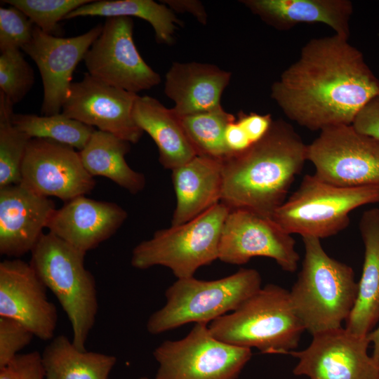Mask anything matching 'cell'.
I'll return each mask as SVG.
<instances>
[{
    "label": "cell",
    "instance_id": "obj_24",
    "mask_svg": "<svg viewBox=\"0 0 379 379\" xmlns=\"http://www.w3.org/2000/svg\"><path fill=\"white\" fill-rule=\"evenodd\" d=\"M133 116L138 127L157 145L159 161L164 168L172 171L198 155L182 127L180 117L156 98L138 95Z\"/></svg>",
    "mask_w": 379,
    "mask_h": 379
},
{
    "label": "cell",
    "instance_id": "obj_35",
    "mask_svg": "<svg viewBox=\"0 0 379 379\" xmlns=\"http://www.w3.org/2000/svg\"><path fill=\"white\" fill-rule=\"evenodd\" d=\"M352 125L359 133L379 141V95L360 110Z\"/></svg>",
    "mask_w": 379,
    "mask_h": 379
},
{
    "label": "cell",
    "instance_id": "obj_36",
    "mask_svg": "<svg viewBox=\"0 0 379 379\" xmlns=\"http://www.w3.org/2000/svg\"><path fill=\"white\" fill-rule=\"evenodd\" d=\"M237 121L244 129L251 142L255 143L267 133L273 120L269 114H246L240 112Z\"/></svg>",
    "mask_w": 379,
    "mask_h": 379
},
{
    "label": "cell",
    "instance_id": "obj_16",
    "mask_svg": "<svg viewBox=\"0 0 379 379\" xmlns=\"http://www.w3.org/2000/svg\"><path fill=\"white\" fill-rule=\"evenodd\" d=\"M102 29L98 24L74 36L61 37L34 27L32 38L22 49L36 65L43 84L42 115L60 113L72 84V75Z\"/></svg>",
    "mask_w": 379,
    "mask_h": 379
},
{
    "label": "cell",
    "instance_id": "obj_40",
    "mask_svg": "<svg viewBox=\"0 0 379 379\" xmlns=\"http://www.w3.org/2000/svg\"><path fill=\"white\" fill-rule=\"evenodd\" d=\"M373 344L372 357L379 366V324L367 335Z\"/></svg>",
    "mask_w": 379,
    "mask_h": 379
},
{
    "label": "cell",
    "instance_id": "obj_21",
    "mask_svg": "<svg viewBox=\"0 0 379 379\" xmlns=\"http://www.w3.org/2000/svg\"><path fill=\"white\" fill-rule=\"evenodd\" d=\"M223 160L197 155L172 170L176 205L171 225L185 223L221 202Z\"/></svg>",
    "mask_w": 379,
    "mask_h": 379
},
{
    "label": "cell",
    "instance_id": "obj_5",
    "mask_svg": "<svg viewBox=\"0 0 379 379\" xmlns=\"http://www.w3.org/2000/svg\"><path fill=\"white\" fill-rule=\"evenodd\" d=\"M31 254L30 265L67 316L73 344L86 350L98 311L95 279L84 265L86 253L48 232L44 233Z\"/></svg>",
    "mask_w": 379,
    "mask_h": 379
},
{
    "label": "cell",
    "instance_id": "obj_4",
    "mask_svg": "<svg viewBox=\"0 0 379 379\" xmlns=\"http://www.w3.org/2000/svg\"><path fill=\"white\" fill-rule=\"evenodd\" d=\"M211 333L235 346L262 354L295 350L305 327L291 303L289 291L273 284L261 287L237 309L210 323Z\"/></svg>",
    "mask_w": 379,
    "mask_h": 379
},
{
    "label": "cell",
    "instance_id": "obj_10",
    "mask_svg": "<svg viewBox=\"0 0 379 379\" xmlns=\"http://www.w3.org/2000/svg\"><path fill=\"white\" fill-rule=\"evenodd\" d=\"M307 160L321 181L340 187H379V141L352 125L327 127L307 145Z\"/></svg>",
    "mask_w": 379,
    "mask_h": 379
},
{
    "label": "cell",
    "instance_id": "obj_17",
    "mask_svg": "<svg viewBox=\"0 0 379 379\" xmlns=\"http://www.w3.org/2000/svg\"><path fill=\"white\" fill-rule=\"evenodd\" d=\"M30 263L20 258L0 262V317L15 319L35 337L51 340L58 323L55 305Z\"/></svg>",
    "mask_w": 379,
    "mask_h": 379
},
{
    "label": "cell",
    "instance_id": "obj_20",
    "mask_svg": "<svg viewBox=\"0 0 379 379\" xmlns=\"http://www.w3.org/2000/svg\"><path fill=\"white\" fill-rule=\"evenodd\" d=\"M230 79V72L212 64L173 62L165 76L164 93L178 117L190 116L220 107Z\"/></svg>",
    "mask_w": 379,
    "mask_h": 379
},
{
    "label": "cell",
    "instance_id": "obj_27",
    "mask_svg": "<svg viewBox=\"0 0 379 379\" xmlns=\"http://www.w3.org/2000/svg\"><path fill=\"white\" fill-rule=\"evenodd\" d=\"M86 16L141 18L152 25L157 41L168 45L173 44L177 25L181 24L169 7L152 0L92 1L69 13L65 20Z\"/></svg>",
    "mask_w": 379,
    "mask_h": 379
},
{
    "label": "cell",
    "instance_id": "obj_32",
    "mask_svg": "<svg viewBox=\"0 0 379 379\" xmlns=\"http://www.w3.org/2000/svg\"><path fill=\"white\" fill-rule=\"evenodd\" d=\"M92 0H3L22 11L43 32L53 34L58 22L79 7Z\"/></svg>",
    "mask_w": 379,
    "mask_h": 379
},
{
    "label": "cell",
    "instance_id": "obj_19",
    "mask_svg": "<svg viewBox=\"0 0 379 379\" xmlns=\"http://www.w3.org/2000/svg\"><path fill=\"white\" fill-rule=\"evenodd\" d=\"M128 217L116 203L84 196L75 197L53 212L48 232L86 253L109 239Z\"/></svg>",
    "mask_w": 379,
    "mask_h": 379
},
{
    "label": "cell",
    "instance_id": "obj_33",
    "mask_svg": "<svg viewBox=\"0 0 379 379\" xmlns=\"http://www.w3.org/2000/svg\"><path fill=\"white\" fill-rule=\"evenodd\" d=\"M10 6V5H9ZM34 24L15 6L0 7V51L22 49L32 39Z\"/></svg>",
    "mask_w": 379,
    "mask_h": 379
},
{
    "label": "cell",
    "instance_id": "obj_14",
    "mask_svg": "<svg viewBox=\"0 0 379 379\" xmlns=\"http://www.w3.org/2000/svg\"><path fill=\"white\" fill-rule=\"evenodd\" d=\"M20 183L34 192L65 202L90 193L95 180L85 169L79 151L53 140H29Z\"/></svg>",
    "mask_w": 379,
    "mask_h": 379
},
{
    "label": "cell",
    "instance_id": "obj_11",
    "mask_svg": "<svg viewBox=\"0 0 379 379\" xmlns=\"http://www.w3.org/2000/svg\"><path fill=\"white\" fill-rule=\"evenodd\" d=\"M133 34L131 18H107L84 61L92 77L138 94L158 85L161 77L141 57Z\"/></svg>",
    "mask_w": 379,
    "mask_h": 379
},
{
    "label": "cell",
    "instance_id": "obj_29",
    "mask_svg": "<svg viewBox=\"0 0 379 379\" xmlns=\"http://www.w3.org/2000/svg\"><path fill=\"white\" fill-rule=\"evenodd\" d=\"M182 127L198 155L224 160L231 155L225 142L227 126L236 120L222 106L180 117Z\"/></svg>",
    "mask_w": 379,
    "mask_h": 379
},
{
    "label": "cell",
    "instance_id": "obj_26",
    "mask_svg": "<svg viewBox=\"0 0 379 379\" xmlns=\"http://www.w3.org/2000/svg\"><path fill=\"white\" fill-rule=\"evenodd\" d=\"M44 379H108L117 357L77 348L66 335L55 336L41 354Z\"/></svg>",
    "mask_w": 379,
    "mask_h": 379
},
{
    "label": "cell",
    "instance_id": "obj_28",
    "mask_svg": "<svg viewBox=\"0 0 379 379\" xmlns=\"http://www.w3.org/2000/svg\"><path fill=\"white\" fill-rule=\"evenodd\" d=\"M13 125L31 139L53 140L82 150L95 130L62 113L38 116L32 114H15L12 116Z\"/></svg>",
    "mask_w": 379,
    "mask_h": 379
},
{
    "label": "cell",
    "instance_id": "obj_3",
    "mask_svg": "<svg viewBox=\"0 0 379 379\" xmlns=\"http://www.w3.org/2000/svg\"><path fill=\"white\" fill-rule=\"evenodd\" d=\"M305 256L289 291L293 309L312 335L342 327L356 302L353 269L327 254L320 239L304 237Z\"/></svg>",
    "mask_w": 379,
    "mask_h": 379
},
{
    "label": "cell",
    "instance_id": "obj_12",
    "mask_svg": "<svg viewBox=\"0 0 379 379\" xmlns=\"http://www.w3.org/2000/svg\"><path fill=\"white\" fill-rule=\"evenodd\" d=\"M291 234L272 218L246 209H230L222 227L218 259L244 265L254 257L275 260L284 271L294 272L300 255Z\"/></svg>",
    "mask_w": 379,
    "mask_h": 379
},
{
    "label": "cell",
    "instance_id": "obj_13",
    "mask_svg": "<svg viewBox=\"0 0 379 379\" xmlns=\"http://www.w3.org/2000/svg\"><path fill=\"white\" fill-rule=\"evenodd\" d=\"M368 336L338 328L312 335L304 350L288 354L298 359L296 376L309 379H379V366L368 353Z\"/></svg>",
    "mask_w": 379,
    "mask_h": 379
},
{
    "label": "cell",
    "instance_id": "obj_8",
    "mask_svg": "<svg viewBox=\"0 0 379 379\" xmlns=\"http://www.w3.org/2000/svg\"><path fill=\"white\" fill-rule=\"evenodd\" d=\"M378 202V186L340 187L307 174L272 218L290 234L321 239L345 230L355 208Z\"/></svg>",
    "mask_w": 379,
    "mask_h": 379
},
{
    "label": "cell",
    "instance_id": "obj_34",
    "mask_svg": "<svg viewBox=\"0 0 379 379\" xmlns=\"http://www.w3.org/2000/svg\"><path fill=\"white\" fill-rule=\"evenodd\" d=\"M34 335L19 321L0 317V368L11 364Z\"/></svg>",
    "mask_w": 379,
    "mask_h": 379
},
{
    "label": "cell",
    "instance_id": "obj_42",
    "mask_svg": "<svg viewBox=\"0 0 379 379\" xmlns=\"http://www.w3.org/2000/svg\"><path fill=\"white\" fill-rule=\"evenodd\" d=\"M138 379H149V378H147V377H141V378H138Z\"/></svg>",
    "mask_w": 379,
    "mask_h": 379
},
{
    "label": "cell",
    "instance_id": "obj_6",
    "mask_svg": "<svg viewBox=\"0 0 379 379\" xmlns=\"http://www.w3.org/2000/svg\"><path fill=\"white\" fill-rule=\"evenodd\" d=\"M261 283L258 271L246 268L211 281L177 279L165 291V305L147 319V330L158 335L188 323H211L237 309Z\"/></svg>",
    "mask_w": 379,
    "mask_h": 379
},
{
    "label": "cell",
    "instance_id": "obj_1",
    "mask_svg": "<svg viewBox=\"0 0 379 379\" xmlns=\"http://www.w3.org/2000/svg\"><path fill=\"white\" fill-rule=\"evenodd\" d=\"M378 95L379 79L361 52L335 34L307 42L271 87L286 116L312 131L352 125Z\"/></svg>",
    "mask_w": 379,
    "mask_h": 379
},
{
    "label": "cell",
    "instance_id": "obj_9",
    "mask_svg": "<svg viewBox=\"0 0 379 379\" xmlns=\"http://www.w3.org/2000/svg\"><path fill=\"white\" fill-rule=\"evenodd\" d=\"M153 356L155 379H237L252 357L251 349L215 338L205 324H195L177 340H165Z\"/></svg>",
    "mask_w": 379,
    "mask_h": 379
},
{
    "label": "cell",
    "instance_id": "obj_2",
    "mask_svg": "<svg viewBox=\"0 0 379 379\" xmlns=\"http://www.w3.org/2000/svg\"><path fill=\"white\" fill-rule=\"evenodd\" d=\"M307 149L292 126L273 120L260 140L223 160L221 202L272 218L307 161Z\"/></svg>",
    "mask_w": 379,
    "mask_h": 379
},
{
    "label": "cell",
    "instance_id": "obj_30",
    "mask_svg": "<svg viewBox=\"0 0 379 379\" xmlns=\"http://www.w3.org/2000/svg\"><path fill=\"white\" fill-rule=\"evenodd\" d=\"M13 105L0 91V188L21 182V168L31 138L12 122Z\"/></svg>",
    "mask_w": 379,
    "mask_h": 379
},
{
    "label": "cell",
    "instance_id": "obj_22",
    "mask_svg": "<svg viewBox=\"0 0 379 379\" xmlns=\"http://www.w3.org/2000/svg\"><path fill=\"white\" fill-rule=\"evenodd\" d=\"M253 13L279 30L301 22L324 23L349 39L353 4L349 0H244Z\"/></svg>",
    "mask_w": 379,
    "mask_h": 379
},
{
    "label": "cell",
    "instance_id": "obj_37",
    "mask_svg": "<svg viewBox=\"0 0 379 379\" xmlns=\"http://www.w3.org/2000/svg\"><path fill=\"white\" fill-rule=\"evenodd\" d=\"M11 364L19 379H44L41 354L37 351L19 354Z\"/></svg>",
    "mask_w": 379,
    "mask_h": 379
},
{
    "label": "cell",
    "instance_id": "obj_7",
    "mask_svg": "<svg viewBox=\"0 0 379 379\" xmlns=\"http://www.w3.org/2000/svg\"><path fill=\"white\" fill-rule=\"evenodd\" d=\"M230 211L220 202L185 223L156 231L134 247L131 265L138 270L161 265L177 279L194 277L199 267L218 259L222 227Z\"/></svg>",
    "mask_w": 379,
    "mask_h": 379
},
{
    "label": "cell",
    "instance_id": "obj_23",
    "mask_svg": "<svg viewBox=\"0 0 379 379\" xmlns=\"http://www.w3.org/2000/svg\"><path fill=\"white\" fill-rule=\"evenodd\" d=\"M359 227L364 258L356 302L345 328L353 334L367 336L379 322V208L364 211Z\"/></svg>",
    "mask_w": 379,
    "mask_h": 379
},
{
    "label": "cell",
    "instance_id": "obj_25",
    "mask_svg": "<svg viewBox=\"0 0 379 379\" xmlns=\"http://www.w3.org/2000/svg\"><path fill=\"white\" fill-rule=\"evenodd\" d=\"M130 144L111 133L95 130L79 152L85 169L92 177H105L136 194L144 190L146 180L142 173L132 169L126 161Z\"/></svg>",
    "mask_w": 379,
    "mask_h": 379
},
{
    "label": "cell",
    "instance_id": "obj_18",
    "mask_svg": "<svg viewBox=\"0 0 379 379\" xmlns=\"http://www.w3.org/2000/svg\"><path fill=\"white\" fill-rule=\"evenodd\" d=\"M54 202L21 183L0 188V253L19 258L32 252L55 210Z\"/></svg>",
    "mask_w": 379,
    "mask_h": 379
},
{
    "label": "cell",
    "instance_id": "obj_41",
    "mask_svg": "<svg viewBox=\"0 0 379 379\" xmlns=\"http://www.w3.org/2000/svg\"><path fill=\"white\" fill-rule=\"evenodd\" d=\"M0 379H19L18 373L11 364L0 368Z\"/></svg>",
    "mask_w": 379,
    "mask_h": 379
},
{
    "label": "cell",
    "instance_id": "obj_39",
    "mask_svg": "<svg viewBox=\"0 0 379 379\" xmlns=\"http://www.w3.org/2000/svg\"><path fill=\"white\" fill-rule=\"evenodd\" d=\"M166 4L172 11L189 13L193 15L197 20L203 25L207 22L206 10L199 1L196 0H164L161 1Z\"/></svg>",
    "mask_w": 379,
    "mask_h": 379
},
{
    "label": "cell",
    "instance_id": "obj_15",
    "mask_svg": "<svg viewBox=\"0 0 379 379\" xmlns=\"http://www.w3.org/2000/svg\"><path fill=\"white\" fill-rule=\"evenodd\" d=\"M138 96L86 73L71 84L61 113L135 144L143 133L133 116Z\"/></svg>",
    "mask_w": 379,
    "mask_h": 379
},
{
    "label": "cell",
    "instance_id": "obj_38",
    "mask_svg": "<svg viewBox=\"0 0 379 379\" xmlns=\"http://www.w3.org/2000/svg\"><path fill=\"white\" fill-rule=\"evenodd\" d=\"M225 142L231 155L241 153L253 144L248 135L236 120L230 122L225 132Z\"/></svg>",
    "mask_w": 379,
    "mask_h": 379
},
{
    "label": "cell",
    "instance_id": "obj_31",
    "mask_svg": "<svg viewBox=\"0 0 379 379\" xmlns=\"http://www.w3.org/2000/svg\"><path fill=\"white\" fill-rule=\"evenodd\" d=\"M34 84L33 69L20 49L1 52L0 91L13 105L26 96Z\"/></svg>",
    "mask_w": 379,
    "mask_h": 379
}]
</instances>
